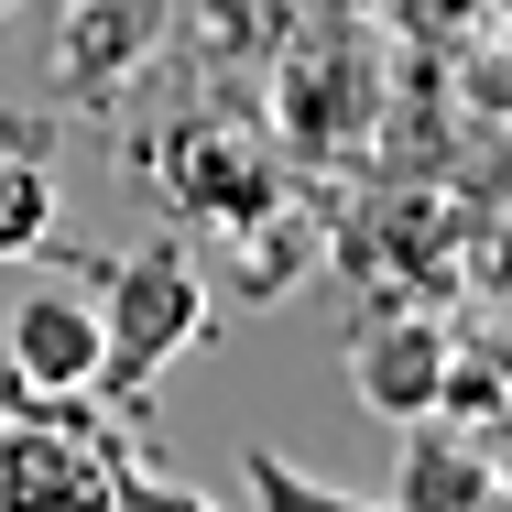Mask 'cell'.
<instances>
[{"mask_svg":"<svg viewBox=\"0 0 512 512\" xmlns=\"http://www.w3.org/2000/svg\"><path fill=\"white\" fill-rule=\"evenodd\" d=\"M99 306V393H142L164 360H186L207 327V273L186 240H142L120 273H109V295H88Z\"/></svg>","mask_w":512,"mask_h":512,"instance_id":"1","label":"cell"},{"mask_svg":"<svg viewBox=\"0 0 512 512\" xmlns=\"http://www.w3.org/2000/svg\"><path fill=\"white\" fill-rule=\"evenodd\" d=\"M240 491H251V512H393L382 491H349V480L295 469L284 447H251V458H240Z\"/></svg>","mask_w":512,"mask_h":512,"instance_id":"7","label":"cell"},{"mask_svg":"<svg viewBox=\"0 0 512 512\" xmlns=\"http://www.w3.org/2000/svg\"><path fill=\"white\" fill-rule=\"evenodd\" d=\"M11 404H33V393H22V382H11V360H0V414H11Z\"/></svg>","mask_w":512,"mask_h":512,"instance_id":"9","label":"cell"},{"mask_svg":"<svg viewBox=\"0 0 512 512\" xmlns=\"http://www.w3.org/2000/svg\"><path fill=\"white\" fill-rule=\"evenodd\" d=\"M11 382L22 393H99V306L77 284H33L11 306V338H0Z\"/></svg>","mask_w":512,"mask_h":512,"instance_id":"3","label":"cell"},{"mask_svg":"<svg viewBox=\"0 0 512 512\" xmlns=\"http://www.w3.org/2000/svg\"><path fill=\"white\" fill-rule=\"evenodd\" d=\"M349 382H360V404L393 414V425L436 414V393H447V327H414V316L371 327V338H360V360H349Z\"/></svg>","mask_w":512,"mask_h":512,"instance_id":"4","label":"cell"},{"mask_svg":"<svg viewBox=\"0 0 512 512\" xmlns=\"http://www.w3.org/2000/svg\"><path fill=\"white\" fill-rule=\"evenodd\" d=\"M109 512H229V502H207L197 480H164V469H120L109 480Z\"/></svg>","mask_w":512,"mask_h":512,"instance_id":"8","label":"cell"},{"mask_svg":"<svg viewBox=\"0 0 512 512\" xmlns=\"http://www.w3.org/2000/svg\"><path fill=\"white\" fill-rule=\"evenodd\" d=\"M382 502H393V512H502V469H491L480 436L425 425V436L404 447V480H393Z\"/></svg>","mask_w":512,"mask_h":512,"instance_id":"5","label":"cell"},{"mask_svg":"<svg viewBox=\"0 0 512 512\" xmlns=\"http://www.w3.org/2000/svg\"><path fill=\"white\" fill-rule=\"evenodd\" d=\"M120 447L88 425V393H33L0 414V512H109Z\"/></svg>","mask_w":512,"mask_h":512,"instance_id":"2","label":"cell"},{"mask_svg":"<svg viewBox=\"0 0 512 512\" xmlns=\"http://www.w3.org/2000/svg\"><path fill=\"white\" fill-rule=\"evenodd\" d=\"M55 240V164L0 131V262H33Z\"/></svg>","mask_w":512,"mask_h":512,"instance_id":"6","label":"cell"}]
</instances>
